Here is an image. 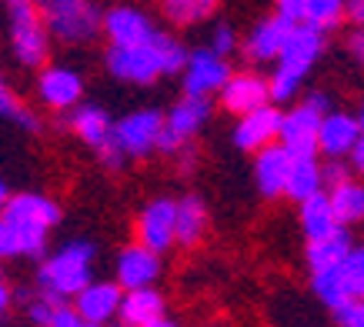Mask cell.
Segmentation results:
<instances>
[{
	"label": "cell",
	"mask_w": 364,
	"mask_h": 327,
	"mask_svg": "<svg viewBox=\"0 0 364 327\" xmlns=\"http://www.w3.org/2000/svg\"><path fill=\"white\" fill-rule=\"evenodd\" d=\"M344 267H348V277H351L354 291L364 294V247H354V251L344 257Z\"/></svg>",
	"instance_id": "cell-35"
},
{
	"label": "cell",
	"mask_w": 364,
	"mask_h": 327,
	"mask_svg": "<svg viewBox=\"0 0 364 327\" xmlns=\"http://www.w3.org/2000/svg\"><path fill=\"white\" fill-rule=\"evenodd\" d=\"M94 244L90 240H67L57 254H50L37 267V291L50 297L70 301L90 284V264H94Z\"/></svg>",
	"instance_id": "cell-4"
},
{
	"label": "cell",
	"mask_w": 364,
	"mask_h": 327,
	"mask_svg": "<svg viewBox=\"0 0 364 327\" xmlns=\"http://www.w3.org/2000/svg\"><path fill=\"white\" fill-rule=\"evenodd\" d=\"M338 227H344V224L338 220V214H334V208H331V194L321 191V194L301 200V230H304L308 240L328 237V234H334Z\"/></svg>",
	"instance_id": "cell-24"
},
{
	"label": "cell",
	"mask_w": 364,
	"mask_h": 327,
	"mask_svg": "<svg viewBox=\"0 0 364 327\" xmlns=\"http://www.w3.org/2000/svg\"><path fill=\"white\" fill-rule=\"evenodd\" d=\"M218 4L221 0H161V11L177 27H191V23L208 21L210 14L218 11Z\"/></svg>",
	"instance_id": "cell-29"
},
{
	"label": "cell",
	"mask_w": 364,
	"mask_h": 327,
	"mask_svg": "<svg viewBox=\"0 0 364 327\" xmlns=\"http://www.w3.org/2000/svg\"><path fill=\"white\" fill-rule=\"evenodd\" d=\"M50 37L64 44H87L104 31V14L94 0H37Z\"/></svg>",
	"instance_id": "cell-6"
},
{
	"label": "cell",
	"mask_w": 364,
	"mask_h": 327,
	"mask_svg": "<svg viewBox=\"0 0 364 327\" xmlns=\"http://www.w3.org/2000/svg\"><path fill=\"white\" fill-rule=\"evenodd\" d=\"M60 224V208L44 194H14L0 214V257H41L47 234Z\"/></svg>",
	"instance_id": "cell-1"
},
{
	"label": "cell",
	"mask_w": 364,
	"mask_h": 327,
	"mask_svg": "<svg viewBox=\"0 0 364 327\" xmlns=\"http://www.w3.org/2000/svg\"><path fill=\"white\" fill-rule=\"evenodd\" d=\"M121 324L127 327H164L167 324V304L154 287H134L124 291L121 301Z\"/></svg>",
	"instance_id": "cell-21"
},
{
	"label": "cell",
	"mask_w": 364,
	"mask_h": 327,
	"mask_svg": "<svg viewBox=\"0 0 364 327\" xmlns=\"http://www.w3.org/2000/svg\"><path fill=\"white\" fill-rule=\"evenodd\" d=\"M37 97L50 110H74L84 97V80L70 67H44L37 74Z\"/></svg>",
	"instance_id": "cell-15"
},
{
	"label": "cell",
	"mask_w": 364,
	"mask_h": 327,
	"mask_svg": "<svg viewBox=\"0 0 364 327\" xmlns=\"http://www.w3.org/2000/svg\"><path fill=\"white\" fill-rule=\"evenodd\" d=\"M348 21L351 23H364V0H348Z\"/></svg>",
	"instance_id": "cell-39"
},
{
	"label": "cell",
	"mask_w": 364,
	"mask_h": 327,
	"mask_svg": "<svg viewBox=\"0 0 364 327\" xmlns=\"http://www.w3.org/2000/svg\"><path fill=\"white\" fill-rule=\"evenodd\" d=\"M334 321L344 327H364V297H354V301H348V304L341 307V311H334Z\"/></svg>",
	"instance_id": "cell-33"
},
{
	"label": "cell",
	"mask_w": 364,
	"mask_h": 327,
	"mask_svg": "<svg viewBox=\"0 0 364 327\" xmlns=\"http://www.w3.org/2000/svg\"><path fill=\"white\" fill-rule=\"evenodd\" d=\"M281 124H284V114L274 107V100L264 104V107H254L247 114L237 117V127H234V147L244 154H257L264 151L267 144H274L281 137Z\"/></svg>",
	"instance_id": "cell-14"
},
{
	"label": "cell",
	"mask_w": 364,
	"mask_h": 327,
	"mask_svg": "<svg viewBox=\"0 0 364 327\" xmlns=\"http://www.w3.org/2000/svg\"><path fill=\"white\" fill-rule=\"evenodd\" d=\"M321 50H324V31L314 27V23L301 21L298 27H294V33H291L287 47L281 50V57H277L274 74L267 77V80H271V100H274V104L294 100L298 87L304 84V77L311 74V67L318 64Z\"/></svg>",
	"instance_id": "cell-3"
},
{
	"label": "cell",
	"mask_w": 364,
	"mask_h": 327,
	"mask_svg": "<svg viewBox=\"0 0 364 327\" xmlns=\"http://www.w3.org/2000/svg\"><path fill=\"white\" fill-rule=\"evenodd\" d=\"M331 208L344 227L361 224L364 220V184H358V181L348 177V181H341L338 187H331Z\"/></svg>",
	"instance_id": "cell-28"
},
{
	"label": "cell",
	"mask_w": 364,
	"mask_h": 327,
	"mask_svg": "<svg viewBox=\"0 0 364 327\" xmlns=\"http://www.w3.org/2000/svg\"><path fill=\"white\" fill-rule=\"evenodd\" d=\"M361 297H364V294H361Z\"/></svg>",
	"instance_id": "cell-42"
},
{
	"label": "cell",
	"mask_w": 364,
	"mask_h": 327,
	"mask_svg": "<svg viewBox=\"0 0 364 327\" xmlns=\"http://www.w3.org/2000/svg\"><path fill=\"white\" fill-rule=\"evenodd\" d=\"M331 110V100L324 94H311L304 104H298L294 110L284 114V124H281V137L277 141L284 144L294 157H318L321 154V120Z\"/></svg>",
	"instance_id": "cell-7"
},
{
	"label": "cell",
	"mask_w": 364,
	"mask_h": 327,
	"mask_svg": "<svg viewBox=\"0 0 364 327\" xmlns=\"http://www.w3.org/2000/svg\"><path fill=\"white\" fill-rule=\"evenodd\" d=\"M188 57L191 50H184L171 33L157 31L144 44H131V47L111 44L107 70H111V77L124 80V84H154L157 77L164 74H181L188 67Z\"/></svg>",
	"instance_id": "cell-2"
},
{
	"label": "cell",
	"mask_w": 364,
	"mask_h": 327,
	"mask_svg": "<svg viewBox=\"0 0 364 327\" xmlns=\"http://www.w3.org/2000/svg\"><path fill=\"white\" fill-rule=\"evenodd\" d=\"M157 277H161V254L144 247L141 240L117 254V284H121L124 291L154 287Z\"/></svg>",
	"instance_id": "cell-18"
},
{
	"label": "cell",
	"mask_w": 364,
	"mask_h": 327,
	"mask_svg": "<svg viewBox=\"0 0 364 327\" xmlns=\"http://www.w3.org/2000/svg\"><path fill=\"white\" fill-rule=\"evenodd\" d=\"M274 11L281 17H287V21L301 23L304 21V0H274Z\"/></svg>",
	"instance_id": "cell-37"
},
{
	"label": "cell",
	"mask_w": 364,
	"mask_h": 327,
	"mask_svg": "<svg viewBox=\"0 0 364 327\" xmlns=\"http://www.w3.org/2000/svg\"><path fill=\"white\" fill-rule=\"evenodd\" d=\"M208 47L210 50H218L221 57H231L234 50H241V41H237V33H234L231 23H218V27L210 31Z\"/></svg>",
	"instance_id": "cell-32"
},
{
	"label": "cell",
	"mask_w": 364,
	"mask_h": 327,
	"mask_svg": "<svg viewBox=\"0 0 364 327\" xmlns=\"http://www.w3.org/2000/svg\"><path fill=\"white\" fill-rule=\"evenodd\" d=\"M294 27H298V23L281 17L277 11L271 14V17H261L251 31L244 33L241 54L247 57V60H254V64H277V57H281V50L287 47Z\"/></svg>",
	"instance_id": "cell-11"
},
{
	"label": "cell",
	"mask_w": 364,
	"mask_h": 327,
	"mask_svg": "<svg viewBox=\"0 0 364 327\" xmlns=\"http://www.w3.org/2000/svg\"><path fill=\"white\" fill-rule=\"evenodd\" d=\"M348 0H304V23H314L328 33L348 17Z\"/></svg>",
	"instance_id": "cell-30"
},
{
	"label": "cell",
	"mask_w": 364,
	"mask_h": 327,
	"mask_svg": "<svg viewBox=\"0 0 364 327\" xmlns=\"http://www.w3.org/2000/svg\"><path fill=\"white\" fill-rule=\"evenodd\" d=\"M7 304H11V287L4 284V287H0V311H7Z\"/></svg>",
	"instance_id": "cell-40"
},
{
	"label": "cell",
	"mask_w": 364,
	"mask_h": 327,
	"mask_svg": "<svg viewBox=\"0 0 364 327\" xmlns=\"http://www.w3.org/2000/svg\"><path fill=\"white\" fill-rule=\"evenodd\" d=\"M321 167H324V187H338L341 181H348V177H351V171H354L351 161L344 164L341 157H328Z\"/></svg>",
	"instance_id": "cell-34"
},
{
	"label": "cell",
	"mask_w": 364,
	"mask_h": 327,
	"mask_svg": "<svg viewBox=\"0 0 364 327\" xmlns=\"http://www.w3.org/2000/svg\"><path fill=\"white\" fill-rule=\"evenodd\" d=\"M221 104H224V110H231L237 117L254 107H264V104H271V80L257 77L254 70L231 74V80L221 90Z\"/></svg>",
	"instance_id": "cell-19"
},
{
	"label": "cell",
	"mask_w": 364,
	"mask_h": 327,
	"mask_svg": "<svg viewBox=\"0 0 364 327\" xmlns=\"http://www.w3.org/2000/svg\"><path fill=\"white\" fill-rule=\"evenodd\" d=\"M208 117H210V100L198 97V94H184L174 107L167 110L164 134H161L157 151L161 154H181L191 144V137H198V131L208 124Z\"/></svg>",
	"instance_id": "cell-8"
},
{
	"label": "cell",
	"mask_w": 364,
	"mask_h": 327,
	"mask_svg": "<svg viewBox=\"0 0 364 327\" xmlns=\"http://www.w3.org/2000/svg\"><path fill=\"white\" fill-rule=\"evenodd\" d=\"M324 191V167L314 157H294L291 164V174H287V191L284 197H291L294 204L308 200V197Z\"/></svg>",
	"instance_id": "cell-26"
},
{
	"label": "cell",
	"mask_w": 364,
	"mask_h": 327,
	"mask_svg": "<svg viewBox=\"0 0 364 327\" xmlns=\"http://www.w3.org/2000/svg\"><path fill=\"white\" fill-rule=\"evenodd\" d=\"M358 120H361V127H364V104H361V110H358Z\"/></svg>",
	"instance_id": "cell-41"
},
{
	"label": "cell",
	"mask_w": 364,
	"mask_h": 327,
	"mask_svg": "<svg viewBox=\"0 0 364 327\" xmlns=\"http://www.w3.org/2000/svg\"><path fill=\"white\" fill-rule=\"evenodd\" d=\"M104 33H107V41L117 47H131V44H144V41H151L154 37V23L144 11L137 7H111V11L104 14Z\"/></svg>",
	"instance_id": "cell-20"
},
{
	"label": "cell",
	"mask_w": 364,
	"mask_h": 327,
	"mask_svg": "<svg viewBox=\"0 0 364 327\" xmlns=\"http://www.w3.org/2000/svg\"><path fill=\"white\" fill-rule=\"evenodd\" d=\"M70 131L77 134L80 144H87L90 151H97L100 161L107 164V167H121V161L127 157V154L117 147V141H114L111 114L104 107H97V104H84V107L74 110V114H70Z\"/></svg>",
	"instance_id": "cell-9"
},
{
	"label": "cell",
	"mask_w": 364,
	"mask_h": 327,
	"mask_svg": "<svg viewBox=\"0 0 364 327\" xmlns=\"http://www.w3.org/2000/svg\"><path fill=\"white\" fill-rule=\"evenodd\" d=\"M361 120L341 110H328L321 120V154L324 157H348L361 137Z\"/></svg>",
	"instance_id": "cell-22"
},
{
	"label": "cell",
	"mask_w": 364,
	"mask_h": 327,
	"mask_svg": "<svg viewBox=\"0 0 364 327\" xmlns=\"http://www.w3.org/2000/svg\"><path fill=\"white\" fill-rule=\"evenodd\" d=\"M0 110H4V117L11 120L14 127H21L23 134H37V131H41V117H37L31 107H23L21 97H14L7 87L0 90Z\"/></svg>",
	"instance_id": "cell-31"
},
{
	"label": "cell",
	"mask_w": 364,
	"mask_h": 327,
	"mask_svg": "<svg viewBox=\"0 0 364 327\" xmlns=\"http://www.w3.org/2000/svg\"><path fill=\"white\" fill-rule=\"evenodd\" d=\"M351 251H354V240H351V234H348V227H338L334 234H328V237L308 240V247H304V261H308L311 271H321V267L341 264Z\"/></svg>",
	"instance_id": "cell-25"
},
{
	"label": "cell",
	"mask_w": 364,
	"mask_h": 327,
	"mask_svg": "<svg viewBox=\"0 0 364 327\" xmlns=\"http://www.w3.org/2000/svg\"><path fill=\"white\" fill-rule=\"evenodd\" d=\"M121 301H124V287L117 281H90L74 297V304H77L87 327H100V324H107V321H114V317L121 314Z\"/></svg>",
	"instance_id": "cell-16"
},
{
	"label": "cell",
	"mask_w": 364,
	"mask_h": 327,
	"mask_svg": "<svg viewBox=\"0 0 364 327\" xmlns=\"http://www.w3.org/2000/svg\"><path fill=\"white\" fill-rule=\"evenodd\" d=\"M348 161H351V167L358 174H364V131H361V137H358V144H354V151L348 154Z\"/></svg>",
	"instance_id": "cell-38"
},
{
	"label": "cell",
	"mask_w": 364,
	"mask_h": 327,
	"mask_svg": "<svg viewBox=\"0 0 364 327\" xmlns=\"http://www.w3.org/2000/svg\"><path fill=\"white\" fill-rule=\"evenodd\" d=\"M7 37H11V54L14 60L27 70L47 64V50H50V31H47L44 17L37 11V0H14L7 4Z\"/></svg>",
	"instance_id": "cell-5"
},
{
	"label": "cell",
	"mask_w": 364,
	"mask_h": 327,
	"mask_svg": "<svg viewBox=\"0 0 364 327\" xmlns=\"http://www.w3.org/2000/svg\"><path fill=\"white\" fill-rule=\"evenodd\" d=\"M344 47H348V54H351V60L364 70V23H354V31L348 33V41H344Z\"/></svg>",
	"instance_id": "cell-36"
},
{
	"label": "cell",
	"mask_w": 364,
	"mask_h": 327,
	"mask_svg": "<svg viewBox=\"0 0 364 327\" xmlns=\"http://www.w3.org/2000/svg\"><path fill=\"white\" fill-rule=\"evenodd\" d=\"M164 120L167 114H161V110H134L114 124V141L127 157H147L161 144Z\"/></svg>",
	"instance_id": "cell-10"
},
{
	"label": "cell",
	"mask_w": 364,
	"mask_h": 327,
	"mask_svg": "<svg viewBox=\"0 0 364 327\" xmlns=\"http://www.w3.org/2000/svg\"><path fill=\"white\" fill-rule=\"evenodd\" d=\"M204 230H208V210H204V204L194 194L181 197L177 200V244L181 247H194V244H200Z\"/></svg>",
	"instance_id": "cell-27"
},
{
	"label": "cell",
	"mask_w": 364,
	"mask_h": 327,
	"mask_svg": "<svg viewBox=\"0 0 364 327\" xmlns=\"http://www.w3.org/2000/svg\"><path fill=\"white\" fill-rule=\"evenodd\" d=\"M181 80H184V94L214 97V94H221L224 84L231 80L228 57H221L218 50H210V47H198V50H191L188 67L181 70Z\"/></svg>",
	"instance_id": "cell-12"
},
{
	"label": "cell",
	"mask_w": 364,
	"mask_h": 327,
	"mask_svg": "<svg viewBox=\"0 0 364 327\" xmlns=\"http://www.w3.org/2000/svg\"><path fill=\"white\" fill-rule=\"evenodd\" d=\"M291 164H294V154L287 151L281 141L267 144L264 151H257V157H254V181H257V191H261L264 197H281L284 194Z\"/></svg>",
	"instance_id": "cell-17"
},
{
	"label": "cell",
	"mask_w": 364,
	"mask_h": 327,
	"mask_svg": "<svg viewBox=\"0 0 364 327\" xmlns=\"http://www.w3.org/2000/svg\"><path fill=\"white\" fill-rule=\"evenodd\" d=\"M311 291H314V297H318L321 304L328 307V311H341L348 301H354V297H361L358 291H354L351 277H348V267L341 264H331V267H321V271L311 274Z\"/></svg>",
	"instance_id": "cell-23"
},
{
	"label": "cell",
	"mask_w": 364,
	"mask_h": 327,
	"mask_svg": "<svg viewBox=\"0 0 364 327\" xmlns=\"http://www.w3.org/2000/svg\"><path fill=\"white\" fill-rule=\"evenodd\" d=\"M137 240L151 251L164 254L177 244V200L157 197L137 214Z\"/></svg>",
	"instance_id": "cell-13"
}]
</instances>
